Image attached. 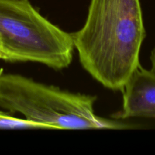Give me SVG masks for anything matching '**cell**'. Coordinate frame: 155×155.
I'll return each mask as SVG.
<instances>
[{
	"instance_id": "1",
	"label": "cell",
	"mask_w": 155,
	"mask_h": 155,
	"mask_svg": "<svg viewBox=\"0 0 155 155\" xmlns=\"http://www.w3.org/2000/svg\"><path fill=\"white\" fill-rule=\"evenodd\" d=\"M71 36L85 71L106 89L122 91L140 65V0H91L84 25Z\"/></svg>"
},
{
	"instance_id": "2",
	"label": "cell",
	"mask_w": 155,
	"mask_h": 155,
	"mask_svg": "<svg viewBox=\"0 0 155 155\" xmlns=\"http://www.w3.org/2000/svg\"><path fill=\"white\" fill-rule=\"evenodd\" d=\"M94 95L72 93L0 69V107L47 130H125L128 124L94 113Z\"/></svg>"
},
{
	"instance_id": "3",
	"label": "cell",
	"mask_w": 155,
	"mask_h": 155,
	"mask_svg": "<svg viewBox=\"0 0 155 155\" xmlns=\"http://www.w3.org/2000/svg\"><path fill=\"white\" fill-rule=\"evenodd\" d=\"M71 33L43 17L28 0H0V50L2 60L32 61L55 70L72 61Z\"/></svg>"
},
{
	"instance_id": "4",
	"label": "cell",
	"mask_w": 155,
	"mask_h": 155,
	"mask_svg": "<svg viewBox=\"0 0 155 155\" xmlns=\"http://www.w3.org/2000/svg\"><path fill=\"white\" fill-rule=\"evenodd\" d=\"M122 91V109L111 115L113 119L155 118V73L152 70L139 65Z\"/></svg>"
},
{
	"instance_id": "5",
	"label": "cell",
	"mask_w": 155,
	"mask_h": 155,
	"mask_svg": "<svg viewBox=\"0 0 155 155\" xmlns=\"http://www.w3.org/2000/svg\"><path fill=\"white\" fill-rule=\"evenodd\" d=\"M47 130L41 124L20 118L14 117L9 114L0 110V130Z\"/></svg>"
},
{
	"instance_id": "6",
	"label": "cell",
	"mask_w": 155,
	"mask_h": 155,
	"mask_svg": "<svg viewBox=\"0 0 155 155\" xmlns=\"http://www.w3.org/2000/svg\"><path fill=\"white\" fill-rule=\"evenodd\" d=\"M150 60H151V64H152V68L151 70L155 73V48L152 51L151 57H150Z\"/></svg>"
},
{
	"instance_id": "7",
	"label": "cell",
	"mask_w": 155,
	"mask_h": 155,
	"mask_svg": "<svg viewBox=\"0 0 155 155\" xmlns=\"http://www.w3.org/2000/svg\"><path fill=\"white\" fill-rule=\"evenodd\" d=\"M0 59H2V60L3 59V55H2V53L1 50H0Z\"/></svg>"
}]
</instances>
